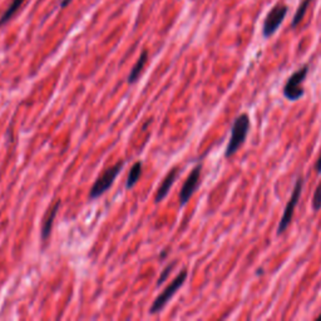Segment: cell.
<instances>
[{
  "label": "cell",
  "mask_w": 321,
  "mask_h": 321,
  "mask_svg": "<svg viewBox=\"0 0 321 321\" xmlns=\"http://www.w3.org/2000/svg\"><path fill=\"white\" fill-rule=\"evenodd\" d=\"M251 122L248 116L246 113H242L239 117L235 118L234 123L231 127V137H230L228 145L226 147L225 156L231 157L239 151L241 146L245 143L246 138H247L248 131H250Z\"/></svg>",
  "instance_id": "6da1fadb"
},
{
  "label": "cell",
  "mask_w": 321,
  "mask_h": 321,
  "mask_svg": "<svg viewBox=\"0 0 321 321\" xmlns=\"http://www.w3.org/2000/svg\"><path fill=\"white\" fill-rule=\"evenodd\" d=\"M308 73L309 65H304L299 71H296L294 74H291V77H289L286 84L284 85V89H282V94H284L285 98L295 102L304 96L305 90H304L303 83L305 82Z\"/></svg>",
  "instance_id": "7a4b0ae2"
},
{
  "label": "cell",
  "mask_w": 321,
  "mask_h": 321,
  "mask_svg": "<svg viewBox=\"0 0 321 321\" xmlns=\"http://www.w3.org/2000/svg\"><path fill=\"white\" fill-rule=\"evenodd\" d=\"M303 187H304V176H299L295 182L294 191H292V193H291V197H290L289 202H287L286 207H285L284 214H282L280 222H279L278 235L284 234V232L287 230V227L290 226V223H291L292 217H294L295 209H296V206H297L299 200H300V197H301Z\"/></svg>",
  "instance_id": "3957f363"
},
{
  "label": "cell",
  "mask_w": 321,
  "mask_h": 321,
  "mask_svg": "<svg viewBox=\"0 0 321 321\" xmlns=\"http://www.w3.org/2000/svg\"><path fill=\"white\" fill-rule=\"evenodd\" d=\"M187 275H188L187 270L186 268H184V270L177 275V278L174 279V280L171 282V284L168 285L165 290H163L162 294H159L158 297H156V300H154L153 304H152L151 309H149V314H157V312H159L161 310L165 308L166 304H167L168 301L173 297V295L176 294V292L178 291L182 286H184V284L186 282Z\"/></svg>",
  "instance_id": "277c9868"
},
{
  "label": "cell",
  "mask_w": 321,
  "mask_h": 321,
  "mask_svg": "<svg viewBox=\"0 0 321 321\" xmlns=\"http://www.w3.org/2000/svg\"><path fill=\"white\" fill-rule=\"evenodd\" d=\"M123 166H124V163L120 162V163H116V165L112 166V167L104 170V172L102 173L98 178H97V181L94 182L92 188H90L89 198H92L93 200V198L99 197V196L103 195L106 191L109 190V188L112 187L114 179L117 178L118 174L121 173Z\"/></svg>",
  "instance_id": "5b68a950"
},
{
  "label": "cell",
  "mask_w": 321,
  "mask_h": 321,
  "mask_svg": "<svg viewBox=\"0 0 321 321\" xmlns=\"http://www.w3.org/2000/svg\"><path fill=\"white\" fill-rule=\"evenodd\" d=\"M286 13L287 8L282 4H278L267 14L266 19L264 21V28H262V34H264L265 38L271 37L279 29V27L284 21L285 16H286Z\"/></svg>",
  "instance_id": "8992f818"
},
{
  "label": "cell",
  "mask_w": 321,
  "mask_h": 321,
  "mask_svg": "<svg viewBox=\"0 0 321 321\" xmlns=\"http://www.w3.org/2000/svg\"><path fill=\"white\" fill-rule=\"evenodd\" d=\"M201 171H202V165H197L191 173L188 174L186 182L184 184V186L181 188V192H179V204L185 206L190 198L192 197L195 191L197 190L200 186V178H201Z\"/></svg>",
  "instance_id": "52a82bcc"
},
{
  "label": "cell",
  "mask_w": 321,
  "mask_h": 321,
  "mask_svg": "<svg viewBox=\"0 0 321 321\" xmlns=\"http://www.w3.org/2000/svg\"><path fill=\"white\" fill-rule=\"evenodd\" d=\"M179 171L178 168H173V170L170 171V173L166 176V178L163 179V182L161 184V186L158 188V191H157L156 193V197H154V201L157 202V203H159L161 201L163 200V198L166 197V196L168 195V192H170L171 187H172V185L174 184V181H176L177 176H178Z\"/></svg>",
  "instance_id": "ba28073f"
},
{
  "label": "cell",
  "mask_w": 321,
  "mask_h": 321,
  "mask_svg": "<svg viewBox=\"0 0 321 321\" xmlns=\"http://www.w3.org/2000/svg\"><path fill=\"white\" fill-rule=\"evenodd\" d=\"M59 207H60V202L57 201L54 203V206L51 209V211H49L48 214L45 215V217H44L43 226H41V240L43 241L48 240L49 235H51L52 227H53V222L55 220V216H57L58 214Z\"/></svg>",
  "instance_id": "9c48e42d"
},
{
  "label": "cell",
  "mask_w": 321,
  "mask_h": 321,
  "mask_svg": "<svg viewBox=\"0 0 321 321\" xmlns=\"http://www.w3.org/2000/svg\"><path fill=\"white\" fill-rule=\"evenodd\" d=\"M147 59H148V52L147 51H143L142 54H141L140 59L137 60L135 65H134L133 68H132L131 73H129V76H128V83H129V84H133L134 82H137V79L140 78L141 73H142L143 68H145L146 63H147Z\"/></svg>",
  "instance_id": "30bf717a"
},
{
  "label": "cell",
  "mask_w": 321,
  "mask_h": 321,
  "mask_svg": "<svg viewBox=\"0 0 321 321\" xmlns=\"http://www.w3.org/2000/svg\"><path fill=\"white\" fill-rule=\"evenodd\" d=\"M141 174H142V163L135 162L134 165L132 166L131 171H129L128 177H127V181H126L127 190H131V188L137 184L138 179L141 178Z\"/></svg>",
  "instance_id": "8fae6325"
},
{
  "label": "cell",
  "mask_w": 321,
  "mask_h": 321,
  "mask_svg": "<svg viewBox=\"0 0 321 321\" xmlns=\"http://www.w3.org/2000/svg\"><path fill=\"white\" fill-rule=\"evenodd\" d=\"M23 2L24 0H13L12 4H10L9 8L7 9V12L3 14L2 18H0V26H4L7 21H9L10 19L13 18V15L18 12V9L20 8V5L23 4Z\"/></svg>",
  "instance_id": "7c38bea8"
},
{
  "label": "cell",
  "mask_w": 321,
  "mask_h": 321,
  "mask_svg": "<svg viewBox=\"0 0 321 321\" xmlns=\"http://www.w3.org/2000/svg\"><path fill=\"white\" fill-rule=\"evenodd\" d=\"M310 2H311V0H303V2H301L300 7H299L297 12H296L295 16H294V20H292V27L294 28L297 27V24L300 23L301 20H303L304 15H305L306 10H308V8H309Z\"/></svg>",
  "instance_id": "4fadbf2b"
},
{
  "label": "cell",
  "mask_w": 321,
  "mask_h": 321,
  "mask_svg": "<svg viewBox=\"0 0 321 321\" xmlns=\"http://www.w3.org/2000/svg\"><path fill=\"white\" fill-rule=\"evenodd\" d=\"M311 204H312V210H314L315 212L320 211L321 210V182L319 184V186L316 187V190H315Z\"/></svg>",
  "instance_id": "5bb4252c"
},
{
  "label": "cell",
  "mask_w": 321,
  "mask_h": 321,
  "mask_svg": "<svg viewBox=\"0 0 321 321\" xmlns=\"http://www.w3.org/2000/svg\"><path fill=\"white\" fill-rule=\"evenodd\" d=\"M174 266H176V262H171V264L168 265V266L162 271V273H161V276H159V279H158V282H157V286H161V285H162L163 282L167 280L168 276H170V273H171V271L173 270Z\"/></svg>",
  "instance_id": "9a60e30c"
},
{
  "label": "cell",
  "mask_w": 321,
  "mask_h": 321,
  "mask_svg": "<svg viewBox=\"0 0 321 321\" xmlns=\"http://www.w3.org/2000/svg\"><path fill=\"white\" fill-rule=\"evenodd\" d=\"M315 170H316L317 173H321V149H320V154L319 158L316 161V165H315Z\"/></svg>",
  "instance_id": "2e32d148"
},
{
  "label": "cell",
  "mask_w": 321,
  "mask_h": 321,
  "mask_svg": "<svg viewBox=\"0 0 321 321\" xmlns=\"http://www.w3.org/2000/svg\"><path fill=\"white\" fill-rule=\"evenodd\" d=\"M72 0H63L62 3H60V8H64V7H67V5L69 4V3H71Z\"/></svg>",
  "instance_id": "e0dca14e"
},
{
  "label": "cell",
  "mask_w": 321,
  "mask_h": 321,
  "mask_svg": "<svg viewBox=\"0 0 321 321\" xmlns=\"http://www.w3.org/2000/svg\"><path fill=\"white\" fill-rule=\"evenodd\" d=\"M316 320H321V314L319 315V316H317V317H316Z\"/></svg>",
  "instance_id": "ac0fdd59"
}]
</instances>
